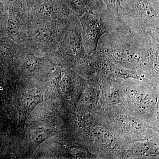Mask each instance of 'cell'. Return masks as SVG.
I'll return each mask as SVG.
<instances>
[{"label":"cell","mask_w":159,"mask_h":159,"mask_svg":"<svg viewBox=\"0 0 159 159\" xmlns=\"http://www.w3.org/2000/svg\"><path fill=\"white\" fill-rule=\"evenodd\" d=\"M107 9L116 18L119 22L121 21L122 5L123 0H102Z\"/></svg>","instance_id":"cell-4"},{"label":"cell","mask_w":159,"mask_h":159,"mask_svg":"<svg viewBox=\"0 0 159 159\" xmlns=\"http://www.w3.org/2000/svg\"><path fill=\"white\" fill-rule=\"evenodd\" d=\"M158 0H123L121 22L159 40Z\"/></svg>","instance_id":"cell-2"},{"label":"cell","mask_w":159,"mask_h":159,"mask_svg":"<svg viewBox=\"0 0 159 159\" xmlns=\"http://www.w3.org/2000/svg\"><path fill=\"white\" fill-rule=\"evenodd\" d=\"M83 37L90 56L96 54L99 40L120 23L107 8L90 10L81 16Z\"/></svg>","instance_id":"cell-3"},{"label":"cell","mask_w":159,"mask_h":159,"mask_svg":"<svg viewBox=\"0 0 159 159\" xmlns=\"http://www.w3.org/2000/svg\"><path fill=\"white\" fill-rule=\"evenodd\" d=\"M33 35L34 39L37 40H42L44 38L45 33L41 29H37L34 31Z\"/></svg>","instance_id":"cell-5"},{"label":"cell","mask_w":159,"mask_h":159,"mask_svg":"<svg viewBox=\"0 0 159 159\" xmlns=\"http://www.w3.org/2000/svg\"><path fill=\"white\" fill-rule=\"evenodd\" d=\"M96 52L102 56L119 61L142 60L157 58L159 40L119 23L113 29L103 34Z\"/></svg>","instance_id":"cell-1"}]
</instances>
